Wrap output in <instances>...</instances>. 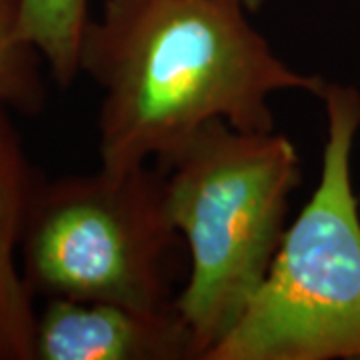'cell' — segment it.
<instances>
[{"label": "cell", "instance_id": "1", "mask_svg": "<svg viewBox=\"0 0 360 360\" xmlns=\"http://www.w3.org/2000/svg\"><path fill=\"white\" fill-rule=\"evenodd\" d=\"M252 0H104L78 52L103 90L98 155L106 170L162 162L206 124L274 130L270 96L328 80L286 65L250 22Z\"/></svg>", "mask_w": 360, "mask_h": 360}, {"label": "cell", "instance_id": "2", "mask_svg": "<svg viewBox=\"0 0 360 360\" xmlns=\"http://www.w3.org/2000/svg\"><path fill=\"white\" fill-rule=\"evenodd\" d=\"M156 165L191 264L174 307L191 328L196 360H206L269 272L300 184V158L276 129L214 120Z\"/></svg>", "mask_w": 360, "mask_h": 360}, {"label": "cell", "instance_id": "3", "mask_svg": "<svg viewBox=\"0 0 360 360\" xmlns=\"http://www.w3.org/2000/svg\"><path fill=\"white\" fill-rule=\"evenodd\" d=\"M321 179L257 292L206 360H360V92L328 82Z\"/></svg>", "mask_w": 360, "mask_h": 360}, {"label": "cell", "instance_id": "4", "mask_svg": "<svg viewBox=\"0 0 360 360\" xmlns=\"http://www.w3.org/2000/svg\"><path fill=\"white\" fill-rule=\"evenodd\" d=\"M180 240L162 168L101 167L39 184L20 238L22 274L32 295L168 310L180 292Z\"/></svg>", "mask_w": 360, "mask_h": 360}, {"label": "cell", "instance_id": "5", "mask_svg": "<svg viewBox=\"0 0 360 360\" xmlns=\"http://www.w3.org/2000/svg\"><path fill=\"white\" fill-rule=\"evenodd\" d=\"M196 360L176 307L142 310L112 302L49 298L37 319L34 360Z\"/></svg>", "mask_w": 360, "mask_h": 360}, {"label": "cell", "instance_id": "6", "mask_svg": "<svg viewBox=\"0 0 360 360\" xmlns=\"http://www.w3.org/2000/svg\"><path fill=\"white\" fill-rule=\"evenodd\" d=\"M89 20V0H20L22 37L60 86L78 77L80 40Z\"/></svg>", "mask_w": 360, "mask_h": 360}, {"label": "cell", "instance_id": "7", "mask_svg": "<svg viewBox=\"0 0 360 360\" xmlns=\"http://www.w3.org/2000/svg\"><path fill=\"white\" fill-rule=\"evenodd\" d=\"M40 60L20 30V0H0V104L39 112L44 103Z\"/></svg>", "mask_w": 360, "mask_h": 360}, {"label": "cell", "instance_id": "8", "mask_svg": "<svg viewBox=\"0 0 360 360\" xmlns=\"http://www.w3.org/2000/svg\"><path fill=\"white\" fill-rule=\"evenodd\" d=\"M16 248L0 240V360H34L39 316L25 274L16 266Z\"/></svg>", "mask_w": 360, "mask_h": 360}, {"label": "cell", "instance_id": "9", "mask_svg": "<svg viewBox=\"0 0 360 360\" xmlns=\"http://www.w3.org/2000/svg\"><path fill=\"white\" fill-rule=\"evenodd\" d=\"M6 110L0 104V240L20 246L28 208L40 182L32 174Z\"/></svg>", "mask_w": 360, "mask_h": 360}, {"label": "cell", "instance_id": "10", "mask_svg": "<svg viewBox=\"0 0 360 360\" xmlns=\"http://www.w3.org/2000/svg\"><path fill=\"white\" fill-rule=\"evenodd\" d=\"M252 2H255L257 6H260V2H262V0H252Z\"/></svg>", "mask_w": 360, "mask_h": 360}]
</instances>
